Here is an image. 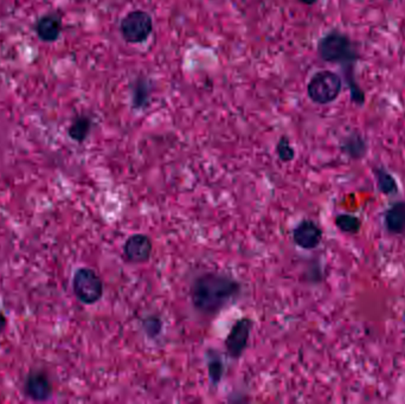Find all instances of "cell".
Here are the masks:
<instances>
[{"label":"cell","instance_id":"cell-1","mask_svg":"<svg viewBox=\"0 0 405 404\" xmlns=\"http://www.w3.org/2000/svg\"><path fill=\"white\" fill-rule=\"evenodd\" d=\"M241 283L218 272L201 273L191 283V304L201 316H215L237 300Z\"/></svg>","mask_w":405,"mask_h":404},{"label":"cell","instance_id":"cell-2","mask_svg":"<svg viewBox=\"0 0 405 404\" xmlns=\"http://www.w3.org/2000/svg\"><path fill=\"white\" fill-rule=\"evenodd\" d=\"M318 55L325 62L341 64L344 69L353 68L354 63L359 59V54L350 37L336 30L320 38Z\"/></svg>","mask_w":405,"mask_h":404},{"label":"cell","instance_id":"cell-3","mask_svg":"<svg viewBox=\"0 0 405 404\" xmlns=\"http://www.w3.org/2000/svg\"><path fill=\"white\" fill-rule=\"evenodd\" d=\"M343 89V80L331 70H322L314 73L307 85V94L315 105H329L339 97Z\"/></svg>","mask_w":405,"mask_h":404},{"label":"cell","instance_id":"cell-4","mask_svg":"<svg viewBox=\"0 0 405 404\" xmlns=\"http://www.w3.org/2000/svg\"><path fill=\"white\" fill-rule=\"evenodd\" d=\"M74 295L84 305H95L102 299L105 286L101 276L93 268L76 269L71 281Z\"/></svg>","mask_w":405,"mask_h":404},{"label":"cell","instance_id":"cell-5","mask_svg":"<svg viewBox=\"0 0 405 404\" xmlns=\"http://www.w3.org/2000/svg\"><path fill=\"white\" fill-rule=\"evenodd\" d=\"M120 31L124 41L129 44H141L153 32V18L147 11L134 10L122 18Z\"/></svg>","mask_w":405,"mask_h":404},{"label":"cell","instance_id":"cell-6","mask_svg":"<svg viewBox=\"0 0 405 404\" xmlns=\"http://www.w3.org/2000/svg\"><path fill=\"white\" fill-rule=\"evenodd\" d=\"M252 327H254V320L250 316H242L231 326L227 338L224 340L228 356L230 357L231 360H240L245 352V350L248 349Z\"/></svg>","mask_w":405,"mask_h":404},{"label":"cell","instance_id":"cell-7","mask_svg":"<svg viewBox=\"0 0 405 404\" xmlns=\"http://www.w3.org/2000/svg\"><path fill=\"white\" fill-rule=\"evenodd\" d=\"M153 253V242L150 236L145 234H134L126 239L124 244V255L131 263H147Z\"/></svg>","mask_w":405,"mask_h":404},{"label":"cell","instance_id":"cell-8","mask_svg":"<svg viewBox=\"0 0 405 404\" xmlns=\"http://www.w3.org/2000/svg\"><path fill=\"white\" fill-rule=\"evenodd\" d=\"M52 391L54 390L48 374L43 370H33L26 376L24 393L30 400L45 402L52 398Z\"/></svg>","mask_w":405,"mask_h":404},{"label":"cell","instance_id":"cell-9","mask_svg":"<svg viewBox=\"0 0 405 404\" xmlns=\"http://www.w3.org/2000/svg\"><path fill=\"white\" fill-rule=\"evenodd\" d=\"M293 241L301 249H315L322 243V229L314 220H300L293 229Z\"/></svg>","mask_w":405,"mask_h":404},{"label":"cell","instance_id":"cell-10","mask_svg":"<svg viewBox=\"0 0 405 404\" xmlns=\"http://www.w3.org/2000/svg\"><path fill=\"white\" fill-rule=\"evenodd\" d=\"M63 30L62 17L59 12H49L37 19L35 32L40 41L54 43L59 40Z\"/></svg>","mask_w":405,"mask_h":404},{"label":"cell","instance_id":"cell-11","mask_svg":"<svg viewBox=\"0 0 405 404\" xmlns=\"http://www.w3.org/2000/svg\"><path fill=\"white\" fill-rule=\"evenodd\" d=\"M152 92L153 87L148 78L145 76L135 78L131 85V108L136 110L145 109L150 105Z\"/></svg>","mask_w":405,"mask_h":404},{"label":"cell","instance_id":"cell-12","mask_svg":"<svg viewBox=\"0 0 405 404\" xmlns=\"http://www.w3.org/2000/svg\"><path fill=\"white\" fill-rule=\"evenodd\" d=\"M384 223L387 232L392 235H401L405 232V202L394 203L387 210Z\"/></svg>","mask_w":405,"mask_h":404},{"label":"cell","instance_id":"cell-13","mask_svg":"<svg viewBox=\"0 0 405 404\" xmlns=\"http://www.w3.org/2000/svg\"><path fill=\"white\" fill-rule=\"evenodd\" d=\"M340 147L345 155L354 160L365 157L366 152H368L365 140L363 139V136L357 132L351 133L350 136H347L343 140Z\"/></svg>","mask_w":405,"mask_h":404},{"label":"cell","instance_id":"cell-14","mask_svg":"<svg viewBox=\"0 0 405 404\" xmlns=\"http://www.w3.org/2000/svg\"><path fill=\"white\" fill-rule=\"evenodd\" d=\"M205 358H206V367H208L210 382H211L212 386H217L222 381L224 370H225L222 356L218 351L210 349L205 353Z\"/></svg>","mask_w":405,"mask_h":404},{"label":"cell","instance_id":"cell-15","mask_svg":"<svg viewBox=\"0 0 405 404\" xmlns=\"http://www.w3.org/2000/svg\"><path fill=\"white\" fill-rule=\"evenodd\" d=\"M92 126V119L87 115H78L71 122V125L68 129V136H69L70 139L76 141V143H84L90 134Z\"/></svg>","mask_w":405,"mask_h":404},{"label":"cell","instance_id":"cell-16","mask_svg":"<svg viewBox=\"0 0 405 404\" xmlns=\"http://www.w3.org/2000/svg\"><path fill=\"white\" fill-rule=\"evenodd\" d=\"M375 176H376L377 184L380 192L387 196H394L398 192L397 182L394 179V176L383 167H376L373 170Z\"/></svg>","mask_w":405,"mask_h":404},{"label":"cell","instance_id":"cell-17","mask_svg":"<svg viewBox=\"0 0 405 404\" xmlns=\"http://www.w3.org/2000/svg\"><path fill=\"white\" fill-rule=\"evenodd\" d=\"M334 225L340 232L350 234V235H356L362 229V220H359V217L350 215V213L336 215Z\"/></svg>","mask_w":405,"mask_h":404},{"label":"cell","instance_id":"cell-18","mask_svg":"<svg viewBox=\"0 0 405 404\" xmlns=\"http://www.w3.org/2000/svg\"><path fill=\"white\" fill-rule=\"evenodd\" d=\"M276 153L281 162H289L295 158V150L290 143V140L286 136H282L276 143Z\"/></svg>","mask_w":405,"mask_h":404},{"label":"cell","instance_id":"cell-19","mask_svg":"<svg viewBox=\"0 0 405 404\" xmlns=\"http://www.w3.org/2000/svg\"><path fill=\"white\" fill-rule=\"evenodd\" d=\"M143 328L148 338H155L163 331V321L159 316H147L143 319Z\"/></svg>","mask_w":405,"mask_h":404},{"label":"cell","instance_id":"cell-20","mask_svg":"<svg viewBox=\"0 0 405 404\" xmlns=\"http://www.w3.org/2000/svg\"><path fill=\"white\" fill-rule=\"evenodd\" d=\"M5 325H6V318H5L4 314L0 311V332L4 330Z\"/></svg>","mask_w":405,"mask_h":404},{"label":"cell","instance_id":"cell-21","mask_svg":"<svg viewBox=\"0 0 405 404\" xmlns=\"http://www.w3.org/2000/svg\"><path fill=\"white\" fill-rule=\"evenodd\" d=\"M300 3L303 4L308 5V6H312V5L317 4L318 0H299Z\"/></svg>","mask_w":405,"mask_h":404},{"label":"cell","instance_id":"cell-22","mask_svg":"<svg viewBox=\"0 0 405 404\" xmlns=\"http://www.w3.org/2000/svg\"><path fill=\"white\" fill-rule=\"evenodd\" d=\"M389 1H391V0H389Z\"/></svg>","mask_w":405,"mask_h":404}]
</instances>
